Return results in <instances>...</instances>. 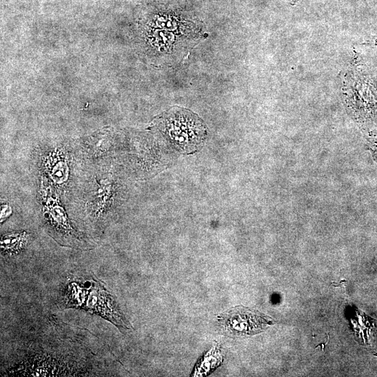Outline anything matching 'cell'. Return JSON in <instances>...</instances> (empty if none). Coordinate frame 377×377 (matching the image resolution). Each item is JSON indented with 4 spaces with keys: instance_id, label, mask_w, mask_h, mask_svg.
<instances>
[{
    "instance_id": "cell-3",
    "label": "cell",
    "mask_w": 377,
    "mask_h": 377,
    "mask_svg": "<svg viewBox=\"0 0 377 377\" xmlns=\"http://www.w3.org/2000/svg\"><path fill=\"white\" fill-rule=\"evenodd\" d=\"M167 120L168 134L182 147L194 146L204 135V128L200 122L188 112L173 114Z\"/></svg>"
},
{
    "instance_id": "cell-4",
    "label": "cell",
    "mask_w": 377,
    "mask_h": 377,
    "mask_svg": "<svg viewBox=\"0 0 377 377\" xmlns=\"http://www.w3.org/2000/svg\"><path fill=\"white\" fill-rule=\"evenodd\" d=\"M350 87L346 89L350 107L356 113L364 117L375 115L377 112V97L371 88L367 87V82L360 78L352 80Z\"/></svg>"
},
{
    "instance_id": "cell-10",
    "label": "cell",
    "mask_w": 377,
    "mask_h": 377,
    "mask_svg": "<svg viewBox=\"0 0 377 377\" xmlns=\"http://www.w3.org/2000/svg\"><path fill=\"white\" fill-rule=\"evenodd\" d=\"M375 154H377V149H376ZM377 156V155H376Z\"/></svg>"
},
{
    "instance_id": "cell-9",
    "label": "cell",
    "mask_w": 377,
    "mask_h": 377,
    "mask_svg": "<svg viewBox=\"0 0 377 377\" xmlns=\"http://www.w3.org/2000/svg\"><path fill=\"white\" fill-rule=\"evenodd\" d=\"M11 207L7 204H3L1 206V222H3L11 214Z\"/></svg>"
},
{
    "instance_id": "cell-7",
    "label": "cell",
    "mask_w": 377,
    "mask_h": 377,
    "mask_svg": "<svg viewBox=\"0 0 377 377\" xmlns=\"http://www.w3.org/2000/svg\"><path fill=\"white\" fill-rule=\"evenodd\" d=\"M27 241L26 232L8 233L1 237V249L3 253L18 252L24 246Z\"/></svg>"
},
{
    "instance_id": "cell-5",
    "label": "cell",
    "mask_w": 377,
    "mask_h": 377,
    "mask_svg": "<svg viewBox=\"0 0 377 377\" xmlns=\"http://www.w3.org/2000/svg\"><path fill=\"white\" fill-rule=\"evenodd\" d=\"M96 183L87 202L89 204L87 209L90 214L97 219L110 208L112 185L109 176L101 179Z\"/></svg>"
},
{
    "instance_id": "cell-8",
    "label": "cell",
    "mask_w": 377,
    "mask_h": 377,
    "mask_svg": "<svg viewBox=\"0 0 377 377\" xmlns=\"http://www.w3.org/2000/svg\"><path fill=\"white\" fill-rule=\"evenodd\" d=\"M353 321L355 330L358 337L364 343H368L369 332L377 326V320L373 319L359 310H355V318Z\"/></svg>"
},
{
    "instance_id": "cell-2",
    "label": "cell",
    "mask_w": 377,
    "mask_h": 377,
    "mask_svg": "<svg viewBox=\"0 0 377 377\" xmlns=\"http://www.w3.org/2000/svg\"><path fill=\"white\" fill-rule=\"evenodd\" d=\"M84 308L108 320L119 329H131V326L119 311L114 298L99 283L94 282L87 290Z\"/></svg>"
},
{
    "instance_id": "cell-1",
    "label": "cell",
    "mask_w": 377,
    "mask_h": 377,
    "mask_svg": "<svg viewBox=\"0 0 377 377\" xmlns=\"http://www.w3.org/2000/svg\"><path fill=\"white\" fill-rule=\"evenodd\" d=\"M219 321L227 333L238 336L258 334L273 323L271 318L244 306H237L223 313L219 316Z\"/></svg>"
},
{
    "instance_id": "cell-6",
    "label": "cell",
    "mask_w": 377,
    "mask_h": 377,
    "mask_svg": "<svg viewBox=\"0 0 377 377\" xmlns=\"http://www.w3.org/2000/svg\"><path fill=\"white\" fill-rule=\"evenodd\" d=\"M45 220L47 226L61 237L75 242L78 238L77 232L71 227L64 212L60 207H47Z\"/></svg>"
}]
</instances>
